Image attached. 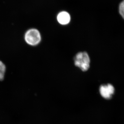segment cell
<instances>
[{
  "label": "cell",
  "instance_id": "1",
  "mask_svg": "<svg viewBox=\"0 0 124 124\" xmlns=\"http://www.w3.org/2000/svg\"><path fill=\"white\" fill-rule=\"evenodd\" d=\"M75 64L82 71H87L90 67V59L86 52H80L77 54L74 58Z\"/></svg>",
  "mask_w": 124,
  "mask_h": 124
},
{
  "label": "cell",
  "instance_id": "2",
  "mask_svg": "<svg viewBox=\"0 0 124 124\" xmlns=\"http://www.w3.org/2000/svg\"><path fill=\"white\" fill-rule=\"evenodd\" d=\"M24 39L28 44L35 46L39 43L41 40V37L39 31L37 29L32 28L26 32Z\"/></svg>",
  "mask_w": 124,
  "mask_h": 124
},
{
  "label": "cell",
  "instance_id": "3",
  "mask_svg": "<svg viewBox=\"0 0 124 124\" xmlns=\"http://www.w3.org/2000/svg\"><path fill=\"white\" fill-rule=\"evenodd\" d=\"M115 92V88L112 85L108 84L107 85H102L100 86V94L104 98L110 99Z\"/></svg>",
  "mask_w": 124,
  "mask_h": 124
},
{
  "label": "cell",
  "instance_id": "4",
  "mask_svg": "<svg viewBox=\"0 0 124 124\" xmlns=\"http://www.w3.org/2000/svg\"><path fill=\"white\" fill-rule=\"evenodd\" d=\"M57 19L60 24L65 25L68 24L70 20V15L66 11H62L58 14Z\"/></svg>",
  "mask_w": 124,
  "mask_h": 124
},
{
  "label": "cell",
  "instance_id": "5",
  "mask_svg": "<svg viewBox=\"0 0 124 124\" xmlns=\"http://www.w3.org/2000/svg\"><path fill=\"white\" fill-rule=\"evenodd\" d=\"M6 71V67L4 63L0 60V81H2L5 78Z\"/></svg>",
  "mask_w": 124,
  "mask_h": 124
},
{
  "label": "cell",
  "instance_id": "6",
  "mask_svg": "<svg viewBox=\"0 0 124 124\" xmlns=\"http://www.w3.org/2000/svg\"><path fill=\"white\" fill-rule=\"evenodd\" d=\"M119 12L124 19V0L120 4L119 6Z\"/></svg>",
  "mask_w": 124,
  "mask_h": 124
}]
</instances>
